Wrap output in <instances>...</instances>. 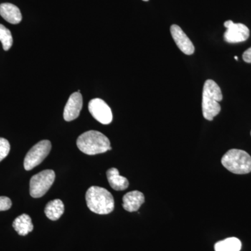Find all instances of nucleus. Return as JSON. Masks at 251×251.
<instances>
[{"instance_id":"obj_1","label":"nucleus","mask_w":251,"mask_h":251,"mask_svg":"<svg viewBox=\"0 0 251 251\" xmlns=\"http://www.w3.org/2000/svg\"><path fill=\"white\" fill-rule=\"evenodd\" d=\"M85 199L89 209L95 214H108L115 209L113 196L105 188L92 186L87 190Z\"/></svg>"},{"instance_id":"obj_2","label":"nucleus","mask_w":251,"mask_h":251,"mask_svg":"<svg viewBox=\"0 0 251 251\" xmlns=\"http://www.w3.org/2000/svg\"><path fill=\"white\" fill-rule=\"evenodd\" d=\"M223 100L221 88L215 81L206 80L203 87L202 109L204 119L212 121L221 112L219 102Z\"/></svg>"},{"instance_id":"obj_3","label":"nucleus","mask_w":251,"mask_h":251,"mask_svg":"<svg viewBox=\"0 0 251 251\" xmlns=\"http://www.w3.org/2000/svg\"><path fill=\"white\" fill-rule=\"evenodd\" d=\"M76 143L79 150L87 155L99 154L112 150L108 138L97 130L82 133L77 138Z\"/></svg>"},{"instance_id":"obj_4","label":"nucleus","mask_w":251,"mask_h":251,"mask_svg":"<svg viewBox=\"0 0 251 251\" xmlns=\"http://www.w3.org/2000/svg\"><path fill=\"white\" fill-rule=\"evenodd\" d=\"M221 163L234 174L244 175L251 172V156L244 150H229L222 157Z\"/></svg>"},{"instance_id":"obj_5","label":"nucleus","mask_w":251,"mask_h":251,"mask_svg":"<svg viewBox=\"0 0 251 251\" xmlns=\"http://www.w3.org/2000/svg\"><path fill=\"white\" fill-rule=\"evenodd\" d=\"M55 179V173L52 170L41 171L31 178L29 193L32 198H39L49 191Z\"/></svg>"},{"instance_id":"obj_6","label":"nucleus","mask_w":251,"mask_h":251,"mask_svg":"<svg viewBox=\"0 0 251 251\" xmlns=\"http://www.w3.org/2000/svg\"><path fill=\"white\" fill-rule=\"evenodd\" d=\"M51 148L52 145L49 140H41L36 144L26 154L24 160L25 169L27 171H31L41 164L46 157L49 156Z\"/></svg>"},{"instance_id":"obj_7","label":"nucleus","mask_w":251,"mask_h":251,"mask_svg":"<svg viewBox=\"0 0 251 251\" xmlns=\"http://www.w3.org/2000/svg\"><path fill=\"white\" fill-rule=\"evenodd\" d=\"M227 29L224 33V40L229 44L244 42L249 39L250 30L242 23H234L232 21H227L224 23Z\"/></svg>"},{"instance_id":"obj_8","label":"nucleus","mask_w":251,"mask_h":251,"mask_svg":"<svg viewBox=\"0 0 251 251\" xmlns=\"http://www.w3.org/2000/svg\"><path fill=\"white\" fill-rule=\"evenodd\" d=\"M92 117L102 125H109L112 122V112L108 104L100 99H94L88 105Z\"/></svg>"},{"instance_id":"obj_9","label":"nucleus","mask_w":251,"mask_h":251,"mask_svg":"<svg viewBox=\"0 0 251 251\" xmlns=\"http://www.w3.org/2000/svg\"><path fill=\"white\" fill-rule=\"evenodd\" d=\"M83 105L82 94L74 92L69 97L64 110V119L65 121L71 122L75 120L80 115Z\"/></svg>"},{"instance_id":"obj_10","label":"nucleus","mask_w":251,"mask_h":251,"mask_svg":"<svg viewBox=\"0 0 251 251\" xmlns=\"http://www.w3.org/2000/svg\"><path fill=\"white\" fill-rule=\"evenodd\" d=\"M171 33L173 40L181 52L187 55L194 53L195 47L192 41L190 40L189 38L179 26L173 25L171 27Z\"/></svg>"},{"instance_id":"obj_11","label":"nucleus","mask_w":251,"mask_h":251,"mask_svg":"<svg viewBox=\"0 0 251 251\" xmlns=\"http://www.w3.org/2000/svg\"><path fill=\"white\" fill-rule=\"evenodd\" d=\"M123 207L128 212H134L140 209L142 204L145 202V196L143 193L138 191H130L124 196Z\"/></svg>"},{"instance_id":"obj_12","label":"nucleus","mask_w":251,"mask_h":251,"mask_svg":"<svg viewBox=\"0 0 251 251\" xmlns=\"http://www.w3.org/2000/svg\"><path fill=\"white\" fill-rule=\"evenodd\" d=\"M0 15L5 21L11 24L16 25L22 21V14L16 5L10 3L0 4Z\"/></svg>"},{"instance_id":"obj_13","label":"nucleus","mask_w":251,"mask_h":251,"mask_svg":"<svg viewBox=\"0 0 251 251\" xmlns=\"http://www.w3.org/2000/svg\"><path fill=\"white\" fill-rule=\"evenodd\" d=\"M106 175L110 186L115 191H125L129 186L128 179L121 176L117 168H110L107 171Z\"/></svg>"},{"instance_id":"obj_14","label":"nucleus","mask_w":251,"mask_h":251,"mask_svg":"<svg viewBox=\"0 0 251 251\" xmlns=\"http://www.w3.org/2000/svg\"><path fill=\"white\" fill-rule=\"evenodd\" d=\"M13 227L21 236L27 235L34 229L30 216L26 214L18 216L13 223Z\"/></svg>"},{"instance_id":"obj_15","label":"nucleus","mask_w":251,"mask_h":251,"mask_svg":"<svg viewBox=\"0 0 251 251\" xmlns=\"http://www.w3.org/2000/svg\"><path fill=\"white\" fill-rule=\"evenodd\" d=\"M46 216L51 221H57L64 212V204L61 200L57 199L50 201L46 204Z\"/></svg>"},{"instance_id":"obj_16","label":"nucleus","mask_w":251,"mask_h":251,"mask_svg":"<svg viewBox=\"0 0 251 251\" xmlns=\"http://www.w3.org/2000/svg\"><path fill=\"white\" fill-rule=\"evenodd\" d=\"M242 242L236 237H229L220 241L214 246L215 251H240Z\"/></svg>"},{"instance_id":"obj_17","label":"nucleus","mask_w":251,"mask_h":251,"mask_svg":"<svg viewBox=\"0 0 251 251\" xmlns=\"http://www.w3.org/2000/svg\"><path fill=\"white\" fill-rule=\"evenodd\" d=\"M0 41L2 44L3 49L6 51L9 50L13 45L11 31L1 24H0Z\"/></svg>"},{"instance_id":"obj_18","label":"nucleus","mask_w":251,"mask_h":251,"mask_svg":"<svg viewBox=\"0 0 251 251\" xmlns=\"http://www.w3.org/2000/svg\"><path fill=\"white\" fill-rule=\"evenodd\" d=\"M10 149L11 146L9 141L5 138H0V162L8 156Z\"/></svg>"},{"instance_id":"obj_19","label":"nucleus","mask_w":251,"mask_h":251,"mask_svg":"<svg viewBox=\"0 0 251 251\" xmlns=\"http://www.w3.org/2000/svg\"><path fill=\"white\" fill-rule=\"evenodd\" d=\"M12 206V202L9 198L0 196V211L9 210Z\"/></svg>"},{"instance_id":"obj_20","label":"nucleus","mask_w":251,"mask_h":251,"mask_svg":"<svg viewBox=\"0 0 251 251\" xmlns=\"http://www.w3.org/2000/svg\"><path fill=\"white\" fill-rule=\"evenodd\" d=\"M243 59L246 62L251 63V47L244 52Z\"/></svg>"},{"instance_id":"obj_21","label":"nucleus","mask_w":251,"mask_h":251,"mask_svg":"<svg viewBox=\"0 0 251 251\" xmlns=\"http://www.w3.org/2000/svg\"><path fill=\"white\" fill-rule=\"evenodd\" d=\"M234 59H237V60L238 57H237V56H235V57H234Z\"/></svg>"},{"instance_id":"obj_22","label":"nucleus","mask_w":251,"mask_h":251,"mask_svg":"<svg viewBox=\"0 0 251 251\" xmlns=\"http://www.w3.org/2000/svg\"><path fill=\"white\" fill-rule=\"evenodd\" d=\"M143 1H149V0H143Z\"/></svg>"},{"instance_id":"obj_23","label":"nucleus","mask_w":251,"mask_h":251,"mask_svg":"<svg viewBox=\"0 0 251 251\" xmlns=\"http://www.w3.org/2000/svg\"></svg>"}]
</instances>
